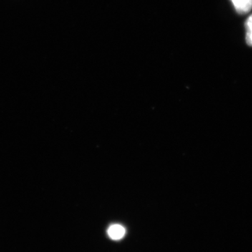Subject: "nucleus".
Returning a JSON list of instances; mask_svg holds the SVG:
<instances>
[{
	"label": "nucleus",
	"mask_w": 252,
	"mask_h": 252,
	"mask_svg": "<svg viewBox=\"0 0 252 252\" xmlns=\"http://www.w3.org/2000/svg\"><path fill=\"white\" fill-rule=\"evenodd\" d=\"M237 12L245 14L252 9V0H230Z\"/></svg>",
	"instance_id": "f257e3e1"
},
{
	"label": "nucleus",
	"mask_w": 252,
	"mask_h": 252,
	"mask_svg": "<svg viewBox=\"0 0 252 252\" xmlns=\"http://www.w3.org/2000/svg\"><path fill=\"white\" fill-rule=\"evenodd\" d=\"M109 238L114 240H119L124 238L126 234V229L124 226L119 224L111 225L107 230Z\"/></svg>",
	"instance_id": "f03ea898"
},
{
	"label": "nucleus",
	"mask_w": 252,
	"mask_h": 252,
	"mask_svg": "<svg viewBox=\"0 0 252 252\" xmlns=\"http://www.w3.org/2000/svg\"><path fill=\"white\" fill-rule=\"evenodd\" d=\"M245 28H246V42L249 46H252V15L247 20Z\"/></svg>",
	"instance_id": "7ed1b4c3"
}]
</instances>
